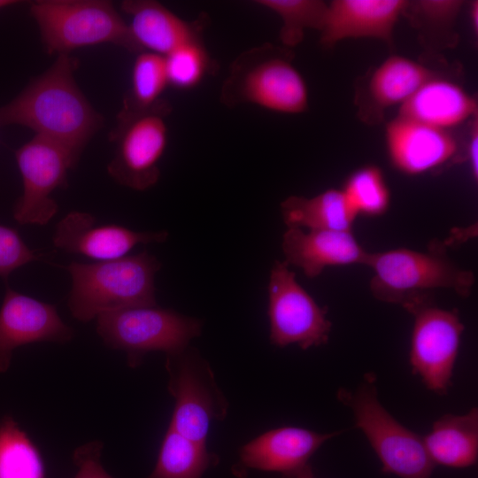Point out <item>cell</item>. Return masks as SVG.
Instances as JSON below:
<instances>
[{
  "instance_id": "36",
  "label": "cell",
  "mask_w": 478,
  "mask_h": 478,
  "mask_svg": "<svg viewBox=\"0 0 478 478\" xmlns=\"http://www.w3.org/2000/svg\"><path fill=\"white\" fill-rule=\"evenodd\" d=\"M19 2L16 0H0V9L17 4Z\"/></svg>"
},
{
  "instance_id": "20",
  "label": "cell",
  "mask_w": 478,
  "mask_h": 478,
  "mask_svg": "<svg viewBox=\"0 0 478 478\" xmlns=\"http://www.w3.org/2000/svg\"><path fill=\"white\" fill-rule=\"evenodd\" d=\"M397 115L449 131L477 116V102L459 84L436 74L399 107Z\"/></svg>"
},
{
  "instance_id": "19",
  "label": "cell",
  "mask_w": 478,
  "mask_h": 478,
  "mask_svg": "<svg viewBox=\"0 0 478 478\" xmlns=\"http://www.w3.org/2000/svg\"><path fill=\"white\" fill-rule=\"evenodd\" d=\"M120 10L130 19L129 31L140 52L166 57L202 40L203 20L187 21L157 1L126 0Z\"/></svg>"
},
{
  "instance_id": "27",
  "label": "cell",
  "mask_w": 478,
  "mask_h": 478,
  "mask_svg": "<svg viewBox=\"0 0 478 478\" xmlns=\"http://www.w3.org/2000/svg\"><path fill=\"white\" fill-rule=\"evenodd\" d=\"M255 3L280 18V40L281 46L288 49L300 44L306 30H320L327 8V3L320 0H257Z\"/></svg>"
},
{
  "instance_id": "5",
  "label": "cell",
  "mask_w": 478,
  "mask_h": 478,
  "mask_svg": "<svg viewBox=\"0 0 478 478\" xmlns=\"http://www.w3.org/2000/svg\"><path fill=\"white\" fill-rule=\"evenodd\" d=\"M29 11L49 54H70L101 43L140 52L127 23L110 1L39 0L30 4Z\"/></svg>"
},
{
  "instance_id": "12",
  "label": "cell",
  "mask_w": 478,
  "mask_h": 478,
  "mask_svg": "<svg viewBox=\"0 0 478 478\" xmlns=\"http://www.w3.org/2000/svg\"><path fill=\"white\" fill-rule=\"evenodd\" d=\"M410 365L427 389L445 395L451 386L465 326L458 310L429 305L413 314Z\"/></svg>"
},
{
  "instance_id": "14",
  "label": "cell",
  "mask_w": 478,
  "mask_h": 478,
  "mask_svg": "<svg viewBox=\"0 0 478 478\" xmlns=\"http://www.w3.org/2000/svg\"><path fill=\"white\" fill-rule=\"evenodd\" d=\"M73 330L58 313L54 305L5 287L0 307V373L11 366L15 349L37 342L66 343Z\"/></svg>"
},
{
  "instance_id": "22",
  "label": "cell",
  "mask_w": 478,
  "mask_h": 478,
  "mask_svg": "<svg viewBox=\"0 0 478 478\" xmlns=\"http://www.w3.org/2000/svg\"><path fill=\"white\" fill-rule=\"evenodd\" d=\"M433 71L413 59L399 55L387 58L370 74L366 97L371 107L384 111L405 104L428 80Z\"/></svg>"
},
{
  "instance_id": "8",
  "label": "cell",
  "mask_w": 478,
  "mask_h": 478,
  "mask_svg": "<svg viewBox=\"0 0 478 478\" xmlns=\"http://www.w3.org/2000/svg\"><path fill=\"white\" fill-rule=\"evenodd\" d=\"M166 369L168 391L174 399L169 426L187 438L206 443L212 422L224 420L229 405L210 364L189 345L166 355Z\"/></svg>"
},
{
  "instance_id": "21",
  "label": "cell",
  "mask_w": 478,
  "mask_h": 478,
  "mask_svg": "<svg viewBox=\"0 0 478 478\" xmlns=\"http://www.w3.org/2000/svg\"><path fill=\"white\" fill-rule=\"evenodd\" d=\"M422 438L436 466L451 468L474 466L478 459V409L473 407L462 415H443Z\"/></svg>"
},
{
  "instance_id": "10",
  "label": "cell",
  "mask_w": 478,
  "mask_h": 478,
  "mask_svg": "<svg viewBox=\"0 0 478 478\" xmlns=\"http://www.w3.org/2000/svg\"><path fill=\"white\" fill-rule=\"evenodd\" d=\"M270 343L302 350L326 344L332 328L327 307L320 306L298 283L285 261H274L267 285Z\"/></svg>"
},
{
  "instance_id": "16",
  "label": "cell",
  "mask_w": 478,
  "mask_h": 478,
  "mask_svg": "<svg viewBox=\"0 0 478 478\" xmlns=\"http://www.w3.org/2000/svg\"><path fill=\"white\" fill-rule=\"evenodd\" d=\"M406 0H334L327 4L320 42L332 48L346 39L371 38L391 43Z\"/></svg>"
},
{
  "instance_id": "35",
  "label": "cell",
  "mask_w": 478,
  "mask_h": 478,
  "mask_svg": "<svg viewBox=\"0 0 478 478\" xmlns=\"http://www.w3.org/2000/svg\"><path fill=\"white\" fill-rule=\"evenodd\" d=\"M288 478H316L310 464Z\"/></svg>"
},
{
  "instance_id": "15",
  "label": "cell",
  "mask_w": 478,
  "mask_h": 478,
  "mask_svg": "<svg viewBox=\"0 0 478 478\" xmlns=\"http://www.w3.org/2000/svg\"><path fill=\"white\" fill-rule=\"evenodd\" d=\"M389 159L399 172L420 175L439 170L458 158V141L450 131L397 116L385 127Z\"/></svg>"
},
{
  "instance_id": "31",
  "label": "cell",
  "mask_w": 478,
  "mask_h": 478,
  "mask_svg": "<svg viewBox=\"0 0 478 478\" xmlns=\"http://www.w3.org/2000/svg\"><path fill=\"white\" fill-rule=\"evenodd\" d=\"M462 5L459 0H420L409 2L406 12H412L420 24L443 28L454 24Z\"/></svg>"
},
{
  "instance_id": "6",
  "label": "cell",
  "mask_w": 478,
  "mask_h": 478,
  "mask_svg": "<svg viewBox=\"0 0 478 478\" xmlns=\"http://www.w3.org/2000/svg\"><path fill=\"white\" fill-rule=\"evenodd\" d=\"M374 374H366L354 390L339 389L338 399L353 412L360 429L382 463V472L400 478H431L436 465L423 438L398 422L381 404Z\"/></svg>"
},
{
  "instance_id": "17",
  "label": "cell",
  "mask_w": 478,
  "mask_h": 478,
  "mask_svg": "<svg viewBox=\"0 0 478 478\" xmlns=\"http://www.w3.org/2000/svg\"><path fill=\"white\" fill-rule=\"evenodd\" d=\"M340 432L319 433L300 427L285 426L267 430L239 451L245 468L277 472L288 478L309 464V459Z\"/></svg>"
},
{
  "instance_id": "3",
  "label": "cell",
  "mask_w": 478,
  "mask_h": 478,
  "mask_svg": "<svg viewBox=\"0 0 478 478\" xmlns=\"http://www.w3.org/2000/svg\"><path fill=\"white\" fill-rule=\"evenodd\" d=\"M72 286L67 306L72 316L88 322L102 313L156 305L155 276L160 261L146 251L117 259L66 266Z\"/></svg>"
},
{
  "instance_id": "30",
  "label": "cell",
  "mask_w": 478,
  "mask_h": 478,
  "mask_svg": "<svg viewBox=\"0 0 478 478\" xmlns=\"http://www.w3.org/2000/svg\"><path fill=\"white\" fill-rule=\"evenodd\" d=\"M42 257L24 242L16 229L0 225V277L4 281L16 269L41 260Z\"/></svg>"
},
{
  "instance_id": "9",
  "label": "cell",
  "mask_w": 478,
  "mask_h": 478,
  "mask_svg": "<svg viewBox=\"0 0 478 478\" xmlns=\"http://www.w3.org/2000/svg\"><path fill=\"white\" fill-rule=\"evenodd\" d=\"M170 104L162 99L150 109L116 120L109 134L115 144L107 173L118 184L144 191L159 180V162L167 146Z\"/></svg>"
},
{
  "instance_id": "11",
  "label": "cell",
  "mask_w": 478,
  "mask_h": 478,
  "mask_svg": "<svg viewBox=\"0 0 478 478\" xmlns=\"http://www.w3.org/2000/svg\"><path fill=\"white\" fill-rule=\"evenodd\" d=\"M22 180V193L12 207V217L20 225H47L58 211L52 197L66 188L67 174L79 159L63 147L35 135L15 152Z\"/></svg>"
},
{
  "instance_id": "18",
  "label": "cell",
  "mask_w": 478,
  "mask_h": 478,
  "mask_svg": "<svg viewBox=\"0 0 478 478\" xmlns=\"http://www.w3.org/2000/svg\"><path fill=\"white\" fill-rule=\"evenodd\" d=\"M281 250L288 265L300 268L309 278L329 266L366 265L369 253L351 231L309 230L289 227L282 235Z\"/></svg>"
},
{
  "instance_id": "25",
  "label": "cell",
  "mask_w": 478,
  "mask_h": 478,
  "mask_svg": "<svg viewBox=\"0 0 478 478\" xmlns=\"http://www.w3.org/2000/svg\"><path fill=\"white\" fill-rule=\"evenodd\" d=\"M168 85L165 57L149 51L139 52L133 64L129 89L116 120L150 109L162 100L161 96Z\"/></svg>"
},
{
  "instance_id": "23",
  "label": "cell",
  "mask_w": 478,
  "mask_h": 478,
  "mask_svg": "<svg viewBox=\"0 0 478 478\" xmlns=\"http://www.w3.org/2000/svg\"><path fill=\"white\" fill-rule=\"evenodd\" d=\"M282 220L289 227L351 231L357 217L342 189H328L312 197L289 196L281 203Z\"/></svg>"
},
{
  "instance_id": "13",
  "label": "cell",
  "mask_w": 478,
  "mask_h": 478,
  "mask_svg": "<svg viewBox=\"0 0 478 478\" xmlns=\"http://www.w3.org/2000/svg\"><path fill=\"white\" fill-rule=\"evenodd\" d=\"M166 230L136 231L117 224H98L89 212L73 210L56 225L52 243L56 249L96 261L127 256L138 244L160 243Z\"/></svg>"
},
{
  "instance_id": "26",
  "label": "cell",
  "mask_w": 478,
  "mask_h": 478,
  "mask_svg": "<svg viewBox=\"0 0 478 478\" xmlns=\"http://www.w3.org/2000/svg\"><path fill=\"white\" fill-rule=\"evenodd\" d=\"M0 478H45L39 450L12 416L0 420Z\"/></svg>"
},
{
  "instance_id": "7",
  "label": "cell",
  "mask_w": 478,
  "mask_h": 478,
  "mask_svg": "<svg viewBox=\"0 0 478 478\" xmlns=\"http://www.w3.org/2000/svg\"><path fill=\"white\" fill-rule=\"evenodd\" d=\"M202 328L201 320L156 305L102 313L96 329L106 346L126 351L128 366L136 367L150 351L170 355L184 350Z\"/></svg>"
},
{
  "instance_id": "28",
  "label": "cell",
  "mask_w": 478,
  "mask_h": 478,
  "mask_svg": "<svg viewBox=\"0 0 478 478\" xmlns=\"http://www.w3.org/2000/svg\"><path fill=\"white\" fill-rule=\"evenodd\" d=\"M350 206L358 214L379 216L390 203V192L382 170L365 166L349 175L342 189Z\"/></svg>"
},
{
  "instance_id": "4",
  "label": "cell",
  "mask_w": 478,
  "mask_h": 478,
  "mask_svg": "<svg viewBox=\"0 0 478 478\" xmlns=\"http://www.w3.org/2000/svg\"><path fill=\"white\" fill-rule=\"evenodd\" d=\"M292 60L290 49L269 42L244 50L230 65L220 101L229 108L251 104L281 114L305 112L308 88Z\"/></svg>"
},
{
  "instance_id": "34",
  "label": "cell",
  "mask_w": 478,
  "mask_h": 478,
  "mask_svg": "<svg viewBox=\"0 0 478 478\" xmlns=\"http://www.w3.org/2000/svg\"><path fill=\"white\" fill-rule=\"evenodd\" d=\"M470 11V22L474 33L477 34L478 31V2H473L469 8Z\"/></svg>"
},
{
  "instance_id": "2",
  "label": "cell",
  "mask_w": 478,
  "mask_h": 478,
  "mask_svg": "<svg viewBox=\"0 0 478 478\" xmlns=\"http://www.w3.org/2000/svg\"><path fill=\"white\" fill-rule=\"evenodd\" d=\"M366 266L374 272L369 284L373 296L412 314L433 305L435 289H449L466 297L475 281L474 273L454 264L439 243L427 252L405 248L370 252Z\"/></svg>"
},
{
  "instance_id": "24",
  "label": "cell",
  "mask_w": 478,
  "mask_h": 478,
  "mask_svg": "<svg viewBox=\"0 0 478 478\" xmlns=\"http://www.w3.org/2000/svg\"><path fill=\"white\" fill-rule=\"evenodd\" d=\"M217 461L206 443L187 438L168 426L156 465L147 478H202Z\"/></svg>"
},
{
  "instance_id": "29",
  "label": "cell",
  "mask_w": 478,
  "mask_h": 478,
  "mask_svg": "<svg viewBox=\"0 0 478 478\" xmlns=\"http://www.w3.org/2000/svg\"><path fill=\"white\" fill-rule=\"evenodd\" d=\"M169 85L179 89L197 87L211 72V57L202 40L188 43L165 57Z\"/></svg>"
},
{
  "instance_id": "1",
  "label": "cell",
  "mask_w": 478,
  "mask_h": 478,
  "mask_svg": "<svg viewBox=\"0 0 478 478\" xmlns=\"http://www.w3.org/2000/svg\"><path fill=\"white\" fill-rule=\"evenodd\" d=\"M78 65V59L70 54L58 55L50 67L0 107V125L28 127L80 160L90 139L103 127L104 119L75 81Z\"/></svg>"
},
{
  "instance_id": "33",
  "label": "cell",
  "mask_w": 478,
  "mask_h": 478,
  "mask_svg": "<svg viewBox=\"0 0 478 478\" xmlns=\"http://www.w3.org/2000/svg\"><path fill=\"white\" fill-rule=\"evenodd\" d=\"M476 120L473 124L466 147V158L475 181H477L478 176V125Z\"/></svg>"
},
{
  "instance_id": "32",
  "label": "cell",
  "mask_w": 478,
  "mask_h": 478,
  "mask_svg": "<svg viewBox=\"0 0 478 478\" xmlns=\"http://www.w3.org/2000/svg\"><path fill=\"white\" fill-rule=\"evenodd\" d=\"M102 448V442L96 440L75 449L73 459L78 471L74 478H113L101 465Z\"/></svg>"
}]
</instances>
